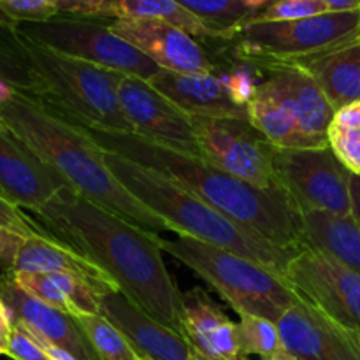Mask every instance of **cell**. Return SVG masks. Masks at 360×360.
Returning <instances> with one entry per match:
<instances>
[{
	"mask_svg": "<svg viewBox=\"0 0 360 360\" xmlns=\"http://www.w3.org/2000/svg\"><path fill=\"white\" fill-rule=\"evenodd\" d=\"M32 220L98 267L146 315L183 336V294L164 262L160 234H151L63 188Z\"/></svg>",
	"mask_w": 360,
	"mask_h": 360,
	"instance_id": "cell-1",
	"label": "cell"
},
{
	"mask_svg": "<svg viewBox=\"0 0 360 360\" xmlns=\"http://www.w3.org/2000/svg\"><path fill=\"white\" fill-rule=\"evenodd\" d=\"M83 129L102 150L150 169L283 248L302 245L301 213L281 188H259L202 157L183 153L132 130Z\"/></svg>",
	"mask_w": 360,
	"mask_h": 360,
	"instance_id": "cell-2",
	"label": "cell"
},
{
	"mask_svg": "<svg viewBox=\"0 0 360 360\" xmlns=\"http://www.w3.org/2000/svg\"><path fill=\"white\" fill-rule=\"evenodd\" d=\"M0 123L84 199L151 234H176L171 224L148 210L116 179L105 162V151L83 129L18 91L0 104Z\"/></svg>",
	"mask_w": 360,
	"mask_h": 360,
	"instance_id": "cell-3",
	"label": "cell"
},
{
	"mask_svg": "<svg viewBox=\"0 0 360 360\" xmlns=\"http://www.w3.org/2000/svg\"><path fill=\"white\" fill-rule=\"evenodd\" d=\"M105 162L116 179L139 202L174 227L176 236H190L197 241L234 252L281 276L297 252V248L274 245L253 229L225 217L192 192L143 165L109 151H105Z\"/></svg>",
	"mask_w": 360,
	"mask_h": 360,
	"instance_id": "cell-4",
	"label": "cell"
},
{
	"mask_svg": "<svg viewBox=\"0 0 360 360\" xmlns=\"http://www.w3.org/2000/svg\"><path fill=\"white\" fill-rule=\"evenodd\" d=\"M20 37L34 74L27 97L76 127L130 130L118 101L125 74L60 55L21 34Z\"/></svg>",
	"mask_w": 360,
	"mask_h": 360,
	"instance_id": "cell-5",
	"label": "cell"
},
{
	"mask_svg": "<svg viewBox=\"0 0 360 360\" xmlns=\"http://www.w3.org/2000/svg\"><path fill=\"white\" fill-rule=\"evenodd\" d=\"M160 248L211 285L238 315L278 322L297 301V294L281 274L234 252L190 236L162 238Z\"/></svg>",
	"mask_w": 360,
	"mask_h": 360,
	"instance_id": "cell-6",
	"label": "cell"
},
{
	"mask_svg": "<svg viewBox=\"0 0 360 360\" xmlns=\"http://www.w3.org/2000/svg\"><path fill=\"white\" fill-rule=\"evenodd\" d=\"M357 39H360V11H348L294 21H260L252 18L229 42L234 44L236 58L262 67L323 55Z\"/></svg>",
	"mask_w": 360,
	"mask_h": 360,
	"instance_id": "cell-7",
	"label": "cell"
},
{
	"mask_svg": "<svg viewBox=\"0 0 360 360\" xmlns=\"http://www.w3.org/2000/svg\"><path fill=\"white\" fill-rule=\"evenodd\" d=\"M109 21L102 18L56 14L51 20L18 23L14 27L21 35L60 55L144 81L157 76L160 67L118 37L109 27Z\"/></svg>",
	"mask_w": 360,
	"mask_h": 360,
	"instance_id": "cell-8",
	"label": "cell"
},
{
	"mask_svg": "<svg viewBox=\"0 0 360 360\" xmlns=\"http://www.w3.org/2000/svg\"><path fill=\"white\" fill-rule=\"evenodd\" d=\"M278 188L285 192L299 213L352 217L350 171L333 148H274Z\"/></svg>",
	"mask_w": 360,
	"mask_h": 360,
	"instance_id": "cell-9",
	"label": "cell"
},
{
	"mask_svg": "<svg viewBox=\"0 0 360 360\" xmlns=\"http://www.w3.org/2000/svg\"><path fill=\"white\" fill-rule=\"evenodd\" d=\"M283 278L299 299L329 316L360 347V274L327 253L301 245Z\"/></svg>",
	"mask_w": 360,
	"mask_h": 360,
	"instance_id": "cell-10",
	"label": "cell"
},
{
	"mask_svg": "<svg viewBox=\"0 0 360 360\" xmlns=\"http://www.w3.org/2000/svg\"><path fill=\"white\" fill-rule=\"evenodd\" d=\"M200 157L259 188H278L274 148L248 120L190 116Z\"/></svg>",
	"mask_w": 360,
	"mask_h": 360,
	"instance_id": "cell-11",
	"label": "cell"
},
{
	"mask_svg": "<svg viewBox=\"0 0 360 360\" xmlns=\"http://www.w3.org/2000/svg\"><path fill=\"white\" fill-rule=\"evenodd\" d=\"M122 115L132 132L183 153L200 157L190 115L155 90L148 81L123 76L118 86Z\"/></svg>",
	"mask_w": 360,
	"mask_h": 360,
	"instance_id": "cell-12",
	"label": "cell"
},
{
	"mask_svg": "<svg viewBox=\"0 0 360 360\" xmlns=\"http://www.w3.org/2000/svg\"><path fill=\"white\" fill-rule=\"evenodd\" d=\"M109 27L160 69L185 74H214L217 63L195 37L160 20L115 18Z\"/></svg>",
	"mask_w": 360,
	"mask_h": 360,
	"instance_id": "cell-13",
	"label": "cell"
},
{
	"mask_svg": "<svg viewBox=\"0 0 360 360\" xmlns=\"http://www.w3.org/2000/svg\"><path fill=\"white\" fill-rule=\"evenodd\" d=\"M259 90L287 105L297 118L302 134L316 148L329 144V129L336 109L315 79L294 63L259 67Z\"/></svg>",
	"mask_w": 360,
	"mask_h": 360,
	"instance_id": "cell-14",
	"label": "cell"
},
{
	"mask_svg": "<svg viewBox=\"0 0 360 360\" xmlns=\"http://www.w3.org/2000/svg\"><path fill=\"white\" fill-rule=\"evenodd\" d=\"M98 313L122 330L141 360H202L185 336L146 315L118 288L98 292Z\"/></svg>",
	"mask_w": 360,
	"mask_h": 360,
	"instance_id": "cell-15",
	"label": "cell"
},
{
	"mask_svg": "<svg viewBox=\"0 0 360 360\" xmlns=\"http://www.w3.org/2000/svg\"><path fill=\"white\" fill-rule=\"evenodd\" d=\"M63 179L25 146L16 136L0 127V195L25 213H34L58 195Z\"/></svg>",
	"mask_w": 360,
	"mask_h": 360,
	"instance_id": "cell-16",
	"label": "cell"
},
{
	"mask_svg": "<svg viewBox=\"0 0 360 360\" xmlns=\"http://www.w3.org/2000/svg\"><path fill=\"white\" fill-rule=\"evenodd\" d=\"M276 326L295 360H360L357 341L302 299L297 297Z\"/></svg>",
	"mask_w": 360,
	"mask_h": 360,
	"instance_id": "cell-17",
	"label": "cell"
},
{
	"mask_svg": "<svg viewBox=\"0 0 360 360\" xmlns=\"http://www.w3.org/2000/svg\"><path fill=\"white\" fill-rule=\"evenodd\" d=\"M183 336L202 360H248L239 340L238 323L195 287L183 294Z\"/></svg>",
	"mask_w": 360,
	"mask_h": 360,
	"instance_id": "cell-18",
	"label": "cell"
},
{
	"mask_svg": "<svg viewBox=\"0 0 360 360\" xmlns=\"http://www.w3.org/2000/svg\"><path fill=\"white\" fill-rule=\"evenodd\" d=\"M0 297L13 313L14 322H21L77 360H98L72 316L27 294L9 273L0 276Z\"/></svg>",
	"mask_w": 360,
	"mask_h": 360,
	"instance_id": "cell-19",
	"label": "cell"
},
{
	"mask_svg": "<svg viewBox=\"0 0 360 360\" xmlns=\"http://www.w3.org/2000/svg\"><path fill=\"white\" fill-rule=\"evenodd\" d=\"M148 83L186 115L248 120V108L239 105L217 74H185L160 69Z\"/></svg>",
	"mask_w": 360,
	"mask_h": 360,
	"instance_id": "cell-20",
	"label": "cell"
},
{
	"mask_svg": "<svg viewBox=\"0 0 360 360\" xmlns=\"http://www.w3.org/2000/svg\"><path fill=\"white\" fill-rule=\"evenodd\" d=\"M9 273H69L97 288H116L95 264L48 234L25 238Z\"/></svg>",
	"mask_w": 360,
	"mask_h": 360,
	"instance_id": "cell-21",
	"label": "cell"
},
{
	"mask_svg": "<svg viewBox=\"0 0 360 360\" xmlns=\"http://www.w3.org/2000/svg\"><path fill=\"white\" fill-rule=\"evenodd\" d=\"M319 83L334 109L360 101V39L323 55L294 62Z\"/></svg>",
	"mask_w": 360,
	"mask_h": 360,
	"instance_id": "cell-22",
	"label": "cell"
},
{
	"mask_svg": "<svg viewBox=\"0 0 360 360\" xmlns=\"http://www.w3.org/2000/svg\"><path fill=\"white\" fill-rule=\"evenodd\" d=\"M302 245L320 250L360 274V227L352 217L308 211L301 213Z\"/></svg>",
	"mask_w": 360,
	"mask_h": 360,
	"instance_id": "cell-23",
	"label": "cell"
},
{
	"mask_svg": "<svg viewBox=\"0 0 360 360\" xmlns=\"http://www.w3.org/2000/svg\"><path fill=\"white\" fill-rule=\"evenodd\" d=\"M248 122L276 148H316L302 134L294 112L259 88L248 104Z\"/></svg>",
	"mask_w": 360,
	"mask_h": 360,
	"instance_id": "cell-24",
	"label": "cell"
},
{
	"mask_svg": "<svg viewBox=\"0 0 360 360\" xmlns=\"http://www.w3.org/2000/svg\"><path fill=\"white\" fill-rule=\"evenodd\" d=\"M111 18H144L160 20L181 28L195 39H218V35L199 18L179 6L176 0H109ZM220 41V39H218Z\"/></svg>",
	"mask_w": 360,
	"mask_h": 360,
	"instance_id": "cell-25",
	"label": "cell"
},
{
	"mask_svg": "<svg viewBox=\"0 0 360 360\" xmlns=\"http://www.w3.org/2000/svg\"><path fill=\"white\" fill-rule=\"evenodd\" d=\"M188 13L210 27L220 41H231L248 20L255 18L241 0H176Z\"/></svg>",
	"mask_w": 360,
	"mask_h": 360,
	"instance_id": "cell-26",
	"label": "cell"
},
{
	"mask_svg": "<svg viewBox=\"0 0 360 360\" xmlns=\"http://www.w3.org/2000/svg\"><path fill=\"white\" fill-rule=\"evenodd\" d=\"M74 320L98 360H141L122 330L101 313H83Z\"/></svg>",
	"mask_w": 360,
	"mask_h": 360,
	"instance_id": "cell-27",
	"label": "cell"
},
{
	"mask_svg": "<svg viewBox=\"0 0 360 360\" xmlns=\"http://www.w3.org/2000/svg\"><path fill=\"white\" fill-rule=\"evenodd\" d=\"M0 79L7 81L18 94L28 95L34 86L30 60L16 27L0 18Z\"/></svg>",
	"mask_w": 360,
	"mask_h": 360,
	"instance_id": "cell-28",
	"label": "cell"
},
{
	"mask_svg": "<svg viewBox=\"0 0 360 360\" xmlns=\"http://www.w3.org/2000/svg\"><path fill=\"white\" fill-rule=\"evenodd\" d=\"M239 340L246 355L260 360H295L288 354L276 322L253 315H239Z\"/></svg>",
	"mask_w": 360,
	"mask_h": 360,
	"instance_id": "cell-29",
	"label": "cell"
},
{
	"mask_svg": "<svg viewBox=\"0 0 360 360\" xmlns=\"http://www.w3.org/2000/svg\"><path fill=\"white\" fill-rule=\"evenodd\" d=\"M13 280L16 281L18 287L23 288L27 294L34 295V297L41 299L46 304L53 306V308L60 309V311L67 313L72 319L79 315L76 306L72 304L69 297L63 294L62 288L55 283L49 273H9Z\"/></svg>",
	"mask_w": 360,
	"mask_h": 360,
	"instance_id": "cell-30",
	"label": "cell"
},
{
	"mask_svg": "<svg viewBox=\"0 0 360 360\" xmlns=\"http://www.w3.org/2000/svg\"><path fill=\"white\" fill-rule=\"evenodd\" d=\"M58 14L55 0H0V18L9 23H37Z\"/></svg>",
	"mask_w": 360,
	"mask_h": 360,
	"instance_id": "cell-31",
	"label": "cell"
},
{
	"mask_svg": "<svg viewBox=\"0 0 360 360\" xmlns=\"http://www.w3.org/2000/svg\"><path fill=\"white\" fill-rule=\"evenodd\" d=\"M329 13L323 0H273L255 20L260 21H294Z\"/></svg>",
	"mask_w": 360,
	"mask_h": 360,
	"instance_id": "cell-32",
	"label": "cell"
},
{
	"mask_svg": "<svg viewBox=\"0 0 360 360\" xmlns=\"http://www.w3.org/2000/svg\"><path fill=\"white\" fill-rule=\"evenodd\" d=\"M329 146L352 174L360 176V130L340 129V127L330 125Z\"/></svg>",
	"mask_w": 360,
	"mask_h": 360,
	"instance_id": "cell-33",
	"label": "cell"
},
{
	"mask_svg": "<svg viewBox=\"0 0 360 360\" xmlns=\"http://www.w3.org/2000/svg\"><path fill=\"white\" fill-rule=\"evenodd\" d=\"M7 357L14 360H53L21 322H14Z\"/></svg>",
	"mask_w": 360,
	"mask_h": 360,
	"instance_id": "cell-34",
	"label": "cell"
},
{
	"mask_svg": "<svg viewBox=\"0 0 360 360\" xmlns=\"http://www.w3.org/2000/svg\"><path fill=\"white\" fill-rule=\"evenodd\" d=\"M0 225L11 229L14 232H20L23 236L44 234L42 229L25 211H21L20 207L11 204L2 195H0Z\"/></svg>",
	"mask_w": 360,
	"mask_h": 360,
	"instance_id": "cell-35",
	"label": "cell"
},
{
	"mask_svg": "<svg viewBox=\"0 0 360 360\" xmlns=\"http://www.w3.org/2000/svg\"><path fill=\"white\" fill-rule=\"evenodd\" d=\"M58 14L112 20L109 0H55Z\"/></svg>",
	"mask_w": 360,
	"mask_h": 360,
	"instance_id": "cell-36",
	"label": "cell"
},
{
	"mask_svg": "<svg viewBox=\"0 0 360 360\" xmlns=\"http://www.w3.org/2000/svg\"><path fill=\"white\" fill-rule=\"evenodd\" d=\"M25 238H28V236H23L20 232H14L0 225V267L4 269V273H9L13 269L16 253Z\"/></svg>",
	"mask_w": 360,
	"mask_h": 360,
	"instance_id": "cell-37",
	"label": "cell"
},
{
	"mask_svg": "<svg viewBox=\"0 0 360 360\" xmlns=\"http://www.w3.org/2000/svg\"><path fill=\"white\" fill-rule=\"evenodd\" d=\"M333 125L340 127V129L360 130V101L338 109Z\"/></svg>",
	"mask_w": 360,
	"mask_h": 360,
	"instance_id": "cell-38",
	"label": "cell"
},
{
	"mask_svg": "<svg viewBox=\"0 0 360 360\" xmlns=\"http://www.w3.org/2000/svg\"><path fill=\"white\" fill-rule=\"evenodd\" d=\"M14 329V316L4 299L0 297V355H7L9 352L11 336Z\"/></svg>",
	"mask_w": 360,
	"mask_h": 360,
	"instance_id": "cell-39",
	"label": "cell"
},
{
	"mask_svg": "<svg viewBox=\"0 0 360 360\" xmlns=\"http://www.w3.org/2000/svg\"><path fill=\"white\" fill-rule=\"evenodd\" d=\"M25 327H27V326H25ZM27 329H28V327H27ZM28 330H30V329H28ZM30 334L35 338V340H37V343L41 345V347L44 348L46 352H48V355H49V357H51L53 360H77L76 357H74V355H70L69 352H65V350H63V348L56 347V345H53L51 341L44 340V338L39 336V334L32 333V330H30Z\"/></svg>",
	"mask_w": 360,
	"mask_h": 360,
	"instance_id": "cell-40",
	"label": "cell"
},
{
	"mask_svg": "<svg viewBox=\"0 0 360 360\" xmlns=\"http://www.w3.org/2000/svg\"><path fill=\"white\" fill-rule=\"evenodd\" d=\"M350 199H352V218L360 227V176L350 172Z\"/></svg>",
	"mask_w": 360,
	"mask_h": 360,
	"instance_id": "cell-41",
	"label": "cell"
},
{
	"mask_svg": "<svg viewBox=\"0 0 360 360\" xmlns=\"http://www.w3.org/2000/svg\"><path fill=\"white\" fill-rule=\"evenodd\" d=\"M329 13H348L360 11V0H323Z\"/></svg>",
	"mask_w": 360,
	"mask_h": 360,
	"instance_id": "cell-42",
	"label": "cell"
},
{
	"mask_svg": "<svg viewBox=\"0 0 360 360\" xmlns=\"http://www.w3.org/2000/svg\"><path fill=\"white\" fill-rule=\"evenodd\" d=\"M241 4L250 11V13H253L255 16H259V14L262 13L267 6H271V4H273V0H241Z\"/></svg>",
	"mask_w": 360,
	"mask_h": 360,
	"instance_id": "cell-43",
	"label": "cell"
},
{
	"mask_svg": "<svg viewBox=\"0 0 360 360\" xmlns=\"http://www.w3.org/2000/svg\"><path fill=\"white\" fill-rule=\"evenodd\" d=\"M16 95V90H14L13 86H11L7 81L0 79V104H4V102L11 101V98Z\"/></svg>",
	"mask_w": 360,
	"mask_h": 360,
	"instance_id": "cell-44",
	"label": "cell"
},
{
	"mask_svg": "<svg viewBox=\"0 0 360 360\" xmlns=\"http://www.w3.org/2000/svg\"><path fill=\"white\" fill-rule=\"evenodd\" d=\"M0 127H2V123H0Z\"/></svg>",
	"mask_w": 360,
	"mask_h": 360,
	"instance_id": "cell-45",
	"label": "cell"
}]
</instances>
